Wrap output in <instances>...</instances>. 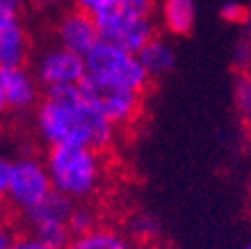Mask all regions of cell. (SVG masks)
Wrapping results in <instances>:
<instances>
[{"instance_id": "5bb4252c", "label": "cell", "mask_w": 251, "mask_h": 249, "mask_svg": "<svg viewBox=\"0 0 251 249\" xmlns=\"http://www.w3.org/2000/svg\"><path fill=\"white\" fill-rule=\"evenodd\" d=\"M196 20L194 0H166L164 22L174 34H187Z\"/></svg>"}, {"instance_id": "603a6c76", "label": "cell", "mask_w": 251, "mask_h": 249, "mask_svg": "<svg viewBox=\"0 0 251 249\" xmlns=\"http://www.w3.org/2000/svg\"><path fill=\"white\" fill-rule=\"evenodd\" d=\"M8 110V104H6V96H4V86H2V66H0V116Z\"/></svg>"}, {"instance_id": "52a82bcc", "label": "cell", "mask_w": 251, "mask_h": 249, "mask_svg": "<svg viewBox=\"0 0 251 249\" xmlns=\"http://www.w3.org/2000/svg\"><path fill=\"white\" fill-rule=\"evenodd\" d=\"M54 190L46 162L36 158H20L14 162V172L8 188V201L22 213L38 205Z\"/></svg>"}, {"instance_id": "8fae6325", "label": "cell", "mask_w": 251, "mask_h": 249, "mask_svg": "<svg viewBox=\"0 0 251 249\" xmlns=\"http://www.w3.org/2000/svg\"><path fill=\"white\" fill-rule=\"evenodd\" d=\"M2 86L6 104L12 110L26 112L32 106L40 104V82L36 76L30 74L24 66L2 68Z\"/></svg>"}, {"instance_id": "d6986e66", "label": "cell", "mask_w": 251, "mask_h": 249, "mask_svg": "<svg viewBox=\"0 0 251 249\" xmlns=\"http://www.w3.org/2000/svg\"><path fill=\"white\" fill-rule=\"evenodd\" d=\"M12 172H14V162H10L6 155H0V199L8 196Z\"/></svg>"}, {"instance_id": "277c9868", "label": "cell", "mask_w": 251, "mask_h": 249, "mask_svg": "<svg viewBox=\"0 0 251 249\" xmlns=\"http://www.w3.org/2000/svg\"><path fill=\"white\" fill-rule=\"evenodd\" d=\"M78 88L86 102L98 114H102L108 122H112L114 126L132 122L140 112L142 92L138 90L106 84L90 74H86V78L78 84Z\"/></svg>"}, {"instance_id": "ac0fdd59", "label": "cell", "mask_w": 251, "mask_h": 249, "mask_svg": "<svg viewBox=\"0 0 251 249\" xmlns=\"http://www.w3.org/2000/svg\"><path fill=\"white\" fill-rule=\"evenodd\" d=\"M116 8H122L126 12L140 14V16H150L151 0H116Z\"/></svg>"}, {"instance_id": "9a60e30c", "label": "cell", "mask_w": 251, "mask_h": 249, "mask_svg": "<svg viewBox=\"0 0 251 249\" xmlns=\"http://www.w3.org/2000/svg\"><path fill=\"white\" fill-rule=\"evenodd\" d=\"M128 233L138 241H151L162 233V224L150 213H136L128 220Z\"/></svg>"}, {"instance_id": "9c48e42d", "label": "cell", "mask_w": 251, "mask_h": 249, "mask_svg": "<svg viewBox=\"0 0 251 249\" xmlns=\"http://www.w3.org/2000/svg\"><path fill=\"white\" fill-rule=\"evenodd\" d=\"M56 34H58V42L62 48L76 52L84 58L92 52V48L98 42H102L96 18L78 10V8H74L72 12H68L60 20Z\"/></svg>"}, {"instance_id": "d4e9b609", "label": "cell", "mask_w": 251, "mask_h": 249, "mask_svg": "<svg viewBox=\"0 0 251 249\" xmlns=\"http://www.w3.org/2000/svg\"><path fill=\"white\" fill-rule=\"evenodd\" d=\"M138 249H151V247H138Z\"/></svg>"}, {"instance_id": "cb8c5ba5", "label": "cell", "mask_w": 251, "mask_h": 249, "mask_svg": "<svg viewBox=\"0 0 251 249\" xmlns=\"http://www.w3.org/2000/svg\"><path fill=\"white\" fill-rule=\"evenodd\" d=\"M32 2L38 6H50V4H58L60 0H32Z\"/></svg>"}, {"instance_id": "e0dca14e", "label": "cell", "mask_w": 251, "mask_h": 249, "mask_svg": "<svg viewBox=\"0 0 251 249\" xmlns=\"http://www.w3.org/2000/svg\"><path fill=\"white\" fill-rule=\"evenodd\" d=\"M72 4H74V8L96 18V16L104 14L106 10H110L116 4V0H72Z\"/></svg>"}, {"instance_id": "2e32d148", "label": "cell", "mask_w": 251, "mask_h": 249, "mask_svg": "<svg viewBox=\"0 0 251 249\" xmlns=\"http://www.w3.org/2000/svg\"><path fill=\"white\" fill-rule=\"evenodd\" d=\"M68 227H70V233L72 237L76 235H84V233H90L92 229H96V213H94L90 207L86 205H74L72 209V215H70V222H68Z\"/></svg>"}, {"instance_id": "8992f818", "label": "cell", "mask_w": 251, "mask_h": 249, "mask_svg": "<svg viewBox=\"0 0 251 249\" xmlns=\"http://www.w3.org/2000/svg\"><path fill=\"white\" fill-rule=\"evenodd\" d=\"M96 24L102 42H110L132 54H138L153 38V24L150 16L132 14L116 6L96 16Z\"/></svg>"}, {"instance_id": "7402d4cb", "label": "cell", "mask_w": 251, "mask_h": 249, "mask_svg": "<svg viewBox=\"0 0 251 249\" xmlns=\"http://www.w3.org/2000/svg\"><path fill=\"white\" fill-rule=\"evenodd\" d=\"M14 241H16L14 231L6 224H0V249H8Z\"/></svg>"}, {"instance_id": "44dd1931", "label": "cell", "mask_w": 251, "mask_h": 249, "mask_svg": "<svg viewBox=\"0 0 251 249\" xmlns=\"http://www.w3.org/2000/svg\"><path fill=\"white\" fill-rule=\"evenodd\" d=\"M222 16H224L226 20L241 22V20L247 18V10H245L241 4H237V2H229V4H226V6L222 8Z\"/></svg>"}, {"instance_id": "484cf974", "label": "cell", "mask_w": 251, "mask_h": 249, "mask_svg": "<svg viewBox=\"0 0 251 249\" xmlns=\"http://www.w3.org/2000/svg\"><path fill=\"white\" fill-rule=\"evenodd\" d=\"M245 249H251V245H247V247H245Z\"/></svg>"}, {"instance_id": "30bf717a", "label": "cell", "mask_w": 251, "mask_h": 249, "mask_svg": "<svg viewBox=\"0 0 251 249\" xmlns=\"http://www.w3.org/2000/svg\"><path fill=\"white\" fill-rule=\"evenodd\" d=\"M26 54L28 40L20 12H0V66H24Z\"/></svg>"}, {"instance_id": "7a4b0ae2", "label": "cell", "mask_w": 251, "mask_h": 249, "mask_svg": "<svg viewBox=\"0 0 251 249\" xmlns=\"http://www.w3.org/2000/svg\"><path fill=\"white\" fill-rule=\"evenodd\" d=\"M46 168L54 190L70 199H88L96 194L102 179V164L96 149L88 146H54Z\"/></svg>"}, {"instance_id": "7c38bea8", "label": "cell", "mask_w": 251, "mask_h": 249, "mask_svg": "<svg viewBox=\"0 0 251 249\" xmlns=\"http://www.w3.org/2000/svg\"><path fill=\"white\" fill-rule=\"evenodd\" d=\"M64 249H130V243L112 227H96L90 233L72 237Z\"/></svg>"}, {"instance_id": "4fadbf2b", "label": "cell", "mask_w": 251, "mask_h": 249, "mask_svg": "<svg viewBox=\"0 0 251 249\" xmlns=\"http://www.w3.org/2000/svg\"><path fill=\"white\" fill-rule=\"evenodd\" d=\"M138 58L144 64L146 72L150 76H162L166 72H170L176 64V56H174V50L158 40V38H151L140 52H138Z\"/></svg>"}, {"instance_id": "6da1fadb", "label": "cell", "mask_w": 251, "mask_h": 249, "mask_svg": "<svg viewBox=\"0 0 251 249\" xmlns=\"http://www.w3.org/2000/svg\"><path fill=\"white\" fill-rule=\"evenodd\" d=\"M36 128L50 148L88 146L102 151L116 136V126L86 102L78 86L46 88L36 110Z\"/></svg>"}, {"instance_id": "5b68a950", "label": "cell", "mask_w": 251, "mask_h": 249, "mask_svg": "<svg viewBox=\"0 0 251 249\" xmlns=\"http://www.w3.org/2000/svg\"><path fill=\"white\" fill-rule=\"evenodd\" d=\"M72 209H74V199L52 190V194L46 199H42L38 205L24 213V220L32 227L38 239H42L44 243L56 249H64L72 239L68 227Z\"/></svg>"}, {"instance_id": "ffe728a7", "label": "cell", "mask_w": 251, "mask_h": 249, "mask_svg": "<svg viewBox=\"0 0 251 249\" xmlns=\"http://www.w3.org/2000/svg\"><path fill=\"white\" fill-rule=\"evenodd\" d=\"M8 249H56L48 243H44L42 239H38L36 235L32 237H24V239H16Z\"/></svg>"}, {"instance_id": "ba28073f", "label": "cell", "mask_w": 251, "mask_h": 249, "mask_svg": "<svg viewBox=\"0 0 251 249\" xmlns=\"http://www.w3.org/2000/svg\"><path fill=\"white\" fill-rule=\"evenodd\" d=\"M86 74V58L62 46L48 50L36 64V78L44 88L78 86Z\"/></svg>"}, {"instance_id": "3957f363", "label": "cell", "mask_w": 251, "mask_h": 249, "mask_svg": "<svg viewBox=\"0 0 251 249\" xmlns=\"http://www.w3.org/2000/svg\"><path fill=\"white\" fill-rule=\"evenodd\" d=\"M88 74L106 84L142 92L150 80L138 54L118 48L110 42H98L86 56Z\"/></svg>"}]
</instances>
